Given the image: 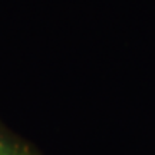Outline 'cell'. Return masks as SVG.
Wrapping results in <instances>:
<instances>
[{"label": "cell", "instance_id": "cell-1", "mask_svg": "<svg viewBox=\"0 0 155 155\" xmlns=\"http://www.w3.org/2000/svg\"><path fill=\"white\" fill-rule=\"evenodd\" d=\"M0 155H39L33 147L0 125Z\"/></svg>", "mask_w": 155, "mask_h": 155}]
</instances>
